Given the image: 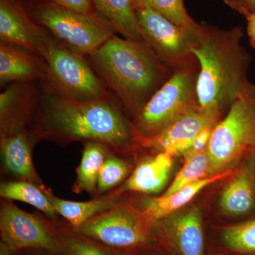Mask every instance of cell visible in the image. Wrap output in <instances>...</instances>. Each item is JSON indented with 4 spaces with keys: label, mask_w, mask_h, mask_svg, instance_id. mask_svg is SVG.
Listing matches in <instances>:
<instances>
[{
    "label": "cell",
    "mask_w": 255,
    "mask_h": 255,
    "mask_svg": "<svg viewBox=\"0 0 255 255\" xmlns=\"http://www.w3.org/2000/svg\"><path fill=\"white\" fill-rule=\"evenodd\" d=\"M28 128L38 140L62 147L73 142H100L120 155L140 147L133 124L112 97L73 100L42 88L38 110Z\"/></svg>",
    "instance_id": "1"
},
{
    "label": "cell",
    "mask_w": 255,
    "mask_h": 255,
    "mask_svg": "<svg viewBox=\"0 0 255 255\" xmlns=\"http://www.w3.org/2000/svg\"><path fill=\"white\" fill-rule=\"evenodd\" d=\"M191 50L199 63L196 82L201 110L221 118L251 86L248 73L252 57L242 44L243 29H221L198 23L189 31Z\"/></svg>",
    "instance_id": "2"
},
{
    "label": "cell",
    "mask_w": 255,
    "mask_h": 255,
    "mask_svg": "<svg viewBox=\"0 0 255 255\" xmlns=\"http://www.w3.org/2000/svg\"><path fill=\"white\" fill-rule=\"evenodd\" d=\"M89 57L95 73L132 118L174 73L145 42L116 35Z\"/></svg>",
    "instance_id": "3"
},
{
    "label": "cell",
    "mask_w": 255,
    "mask_h": 255,
    "mask_svg": "<svg viewBox=\"0 0 255 255\" xmlns=\"http://www.w3.org/2000/svg\"><path fill=\"white\" fill-rule=\"evenodd\" d=\"M36 50L47 65L46 78L41 82L43 90L73 100L111 97L105 83L85 57L65 48L49 33L40 37Z\"/></svg>",
    "instance_id": "4"
},
{
    "label": "cell",
    "mask_w": 255,
    "mask_h": 255,
    "mask_svg": "<svg viewBox=\"0 0 255 255\" xmlns=\"http://www.w3.org/2000/svg\"><path fill=\"white\" fill-rule=\"evenodd\" d=\"M37 23L65 48L77 54L90 56L115 31L98 14H87L47 0H22Z\"/></svg>",
    "instance_id": "5"
},
{
    "label": "cell",
    "mask_w": 255,
    "mask_h": 255,
    "mask_svg": "<svg viewBox=\"0 0 255 255\" xmlns=\"http://www.w3.org/2000/svg\"><path fill=\"white\" fill-rule=\"evenodd\" d=\"M197 60L174 70L167 82L132 118L139 137L154 136L189 111L199 107Z\"/></svg>",
    "instance_id": "6"
},
{
    "label": "cell",
    "mask_w": 255,
    "mask_h": 255,
    "mask_svg": "<svg viewBox=\"0 0 255 255\" xmlns=\"http://www.w3.org/2000/svg\"><path fill=\"white\" fill-rule=\"evenodd\" d=\"M255 149V85L235 101L216 124L208 145L209 175L229 170Z\"/></svg>",
    "instance_id": "7"
},
{
    "label": "cell",
    "mask_w": 255,
    "mask_h": 255,
    "mask_svg": "<svg viewBox=\"0 0 255 255\" xmlns=\"http://www.w3.org/2000/svg\"><path fill=\"white\" fill-rule=\"evenodd\" d=\"M155 225L143 210L123 201L74 229L112 249L130 251L146 245Z\"/></svg>",
    "instance_id": "8"
},
{
    "label": "cell",
    "mask_w": 255,
    "mask_h": 255,
    "mask_svg": "<svg viewBox=\"0 0 255 255\" xmlns=\"http://www.w3.org/2000/svg\"><path fill=\"white\" fill-rule=\"evenodd\" d=\"M0 236L13 254L25 250H41L63 255L42 214L23 211L13 201H0Z\"/></svg>",
    "instance_id": "9"
},
{
    "label": "cell",
    "mask_w": 255,
    "mask_h": 255,
    "mask_svg": "<svg viewBox=\"0 0 255 255\" xmlns=\"http://www.w3.org/2000/svg\"><path fill=\"white\" fill-rule=\"evenodd\" d=\"M142 41L173 70L196 61L189 31L147 6L135 9Z\"/></svg>",
    "instance_id": "10"
},
{
    "label": "cell",
    "mask_w": 255,
    "mask_h": 255,
    "mask_svg": "<svg viewBox=\"0 0 255 255\" xmlns=\"http://www.w3.org/2000/svg\"><path fill=\"white\" fill-rule=\"evenodd\" d=\"M220 121L216 114L197 107L154 136L139 137V144L140 147L167 152L172 156L183 155L199 133L206 128L215 127Z\"/></svg>",
    "instance_id": "11"
},
{
    "label": "cell",
    "mask_w": 255,
    "mask_h": 255,
    "mask_svg": "<svg viewBox=\"0 0 255 255\" xmlns=\"http://www.w3.org/2000/svg\"><path fill=\"white\" fill-rule=\"evenodd\" d=\"M40 82L9 84L0 94V137L28 128L39 105Z\"/></svg>",
    "instance_id": "12"
},
{
    "label": "cell",
    "mask_w": 255,
    "mask_h": 255,
    "mask_svg": "<svg viewBox=\"0 0 255 255\" xmlns=\"http://www.w3.org/2000/svg\"><path fill=\"white\" fill-rule=\"evenodd\" d=\"M38 141L28 128L0 137L1 172L11 178L10 180L25 181L39 187L44 184L35 169L32 156Z\"/></svg>",
    "instance_id": "13"
},
{
    "label": "cell",
    "mask_w": 255,
    "mask_h": 255,
    "mask_svg": "<svg viewBox=\"0 0 255 255\" xmlns=\"http://www.w3.org/2000/svg\"><path fill=\"white\" fill-rule=\"evenodd\" d=\"M48 31L37 23L22 0H0V41L37 54L40 37ZM38 55V54H37Z\"/></svg>",
    "instance_id": "14"
},
{
    "label": "cell",
    "mask_w": 255,
    "mask_h": 255,
    "mask_svg": "<svg viewBox=\"0 0 255 255\" xmlns=\"http://www.w3.org/2000/svg\"><path fill=\"white\" fill-rule=\"evenodd\" d=\"M46 75L47 65L41 56L21 47L0 43L1 86L14 82H42Z\"/></svg>",
    "instance_id": "15"
},
{
    "label": "cell",
    "mask_w": 255,
    "mask_h": 255,
    "mask_svg": "<svg viewBox=\"0 0 255 255\" xmlns=\"http://www.w3.org/2000/svg\"><path fill=\"white\" fill-rule=\"evenodd\" d=\"M233 175L220 198V206L226 214L248 216L255 212V152Z\"/></svg>",
    "instance_id": "16"
},
{
    "label": "cell",
    "mask_w": 255,
    "mask_h": 255,
    "mask_svg": "<svg viewBox=\"0 0 255 255\" xmlns=\"http://www.w3.org/2000/svg\"><path fill=\"white\" fill-rule=\"evenodd\" d=\"M40 187L56 214L63 217L75 229L94 216L113 209L123 202V196L125 194L115 189L103 195L95 196L90 201H73L60 199L45 184Z\"/></svg>",
    "instance_id": "17"
},
{
    "label": "cell",
    "mask_w": 255,
    "mask_h": 255,
    "mask_svg": "<svg viewBox=\"0 0 255 255\" xmlns=\"http://www.w3.org/2000/svg\"><path fill=\"white\" fill-rule=\"evenodd\" d=\"M173 156L161 152L155 156L142 159L125 182L117 188L121 193L136 192L157 194L168 182Z\"/></svg>",
    "instance_id": "18"
},
{
    "label": "cell",
    "mask_w": 255,
    "mask_h": 255,
    "mask_svg": "<svg viewBox=\"0 0 255 255\" xmlns=\"http://www.w3.org/2000/svg\"><path fill=\"white\" fill-rule=\"evenodd\" d=\"M238 169V168L236 170L229 169L221 173L203 178L181 188L179 190L169 196H161L159 197L147 199L144 201L142 209L154 223L162 221L174 211L181 209L192 200L204 188L217 181L233 175L237 172Z\"/></svg>",
    "instance_id": "19"
},
{
    "label": "cell",
    "mask_w": 255,
    "mask_h": 255,
    "mask_svg": "<svg viewBox=\"0 0 255 255\" xmlns=\"http://www.w3.org/2000/svg\"><path fill=\"white\" fill-rule=\"evenodd\" d=\"M166 228L174 239L180 255H203L204 249V231L200 211L197 208L186 211L170 221Z\"/></svg>",
    "instance_id": "20"
},
{
    "label": "cell",
    "mask_w": 255,
    "mask_h": 255,
    "mask_svg": "<svg viewBox=\"0 0 255 255\" xmlns=\"http://www.w3.org/2000/svg\"><path fill=\"white\" fill-rule=\"evenodd\" d=\"M43 216L63 255H121L116 250L79 233L65 220Z\"/></svg>",
    "instance_id": "21"
},
{
    "label": "cell",
    "mask_w": 255,
    "mask_h": 255,
    "mask_svg": "<svg viewBox=\"0 0 255 255\" xmlns=\"http://www.w3.org/2000/svg\"><path fill=\"white\" fill-rule=\"evenodd\" d=\"M96 11L115 31L127 39L142 41L131 0H92Z\"/></svg>",
    "instance_id": "22"
},
{
    "label": "cell",
    "mask_w": 255,
    "mask_h": 255,
    "mask_svg": "<svg viewBox=\"0 0 255 255\" xmlns=\"http://www.w3.org/2000/svg\"><path fill=\"white\" fill-rule=\"evenodd\" d=\"M83 145L81 161L77 169L76 179L72 190L78 194L87 192L95 197L101 169L112 151L100 142H87Z\"/></svg>",
    "instance_id": "23"
},
{
    "label": "cell",
    "mask_w": 255,
    "mask_h": 255,
    "mask_svg": "<svg viewBox=\"0 0 255 255\" xmlns=\"http://www.w3.org/2000/svg\"><path fill=\"white\" fill-rule=\"evenodd\" d=\"M1 199L26 203L50 219H59L41 187L25 181L3 180L0 184Z\"/></svg>",
    "instance_id": "24"
},
{
    "label": "cell",
    "mask_w": 255,
    "mask_h": 255,
    "mask_svg": "<svg viewBox=\"0 0 255 255\" xmlns=\"http://www.w3.org/2000/svg\"><path fill=\"white\" fill-rule=\"evenodd\" d=\"M132 172L131 165L122 155L111 152L99 174L96 196L115 190L127 181Z\"/></svg>",
    "instance_id": "25"
},
{
    "label": "cell",
    "mask_w": 255,
    "mask_h": 255,
    "mask_svg": "<svg viewBox=\"0 0 255 255\" xmlns=\"http://www.w3.org/2000/svg\"><path fill=\"white\" fill-rule=\"evenodd\" d=\"M135 9L147 6L186 30L195 28L198 22L188 14L183 0H131Z\"/></svg>",
    "instance_id": "26"
},
{
    "label": "cell",
    "mask_w": 255,
    "mask_h": 255,
    "mask_svg": "<svg viewBox=\"0 0 255 255\" xmlns=\"http://www.w3.org/2000/svg\"><path fill=\"white\" fill-rule=\"evenodd\" d=\"M208 174H209V158L206 150L184 161L182 168L178 172L173 182L162 196L171 195L181 188L206 177Z\"/></svg>",
    "instance_id": "27"
},
{
    "label": "cell",
    "mask_w": 255,
    "mask_h": 255,
    "mask_svg": "<svg viewBox=\"0 0 255 255\" xmlns=\"http://www.w3.org/2000/svg\"><path fill=\"white\" fill-rule=\"evenodd\" d=\"M223 239L233 251L255 255V216L225 230Z\"/></svg>",
    "instance_id": "28"
},
{
    "label": "cell",
    "mask_w": 255,
    "mask_h": 255,
    "mask_svg": "<svg viewBox=\"0 0 255 255\" xmlns=\"http://www.w3.org/2000/svg\"><path fill=\"white\" fill-rule=\"evenodd\" d=\"M215 127H210L204 129L194 139L191 147L187 152L183 154L184 161L191 159L198 154L207 150L211 134Z\"/></svg>",
    "instance_id": "29"
},
{
    "label": "cell",
    "mask_w": 255,
    "mask_h": 255,
    "mask_svg": "<svg viewBox=\"0 0 255 255\" xmlns=\"http://www.w3.org/2000/svg\"><path fill=\"white\" fill-rule=\"evenodd\" d=\"M50 2L87 14H98L92 0H47Z\"/></svg>",
    "instance_id": "30"
},
{
    "label": "cell",
    "mask_w": 255,
    "mask_h": 255,
    "mask_svg": "<svg viewBox=\"0 0 255 255\" xmlns=\"http://www.w3.org/2000/svg\"><path fill=\"white\" fill-rule=\"evenodd\" d=\"M231 9L244 16L255 12V0H223Z\"/></svg>",
    "instance_id": "31"
},
{
    "label": "cell",
    "mask_w": 255,
    "mask_h": 255,
    "mask_svg": "<svg viewBox=\"0 0 255 255\" xmlns=\"http://www.w3.org/2000/svg\"><path fill=\"white\" fill-rule=\"evenodd\" d=\"M247 32L251 46L255 48V12L246 16Z\"/></svg>",
    "instance_id": "32"
},
{
    "label": "cell",
    "mask_w": 255,
    "mask_h": 255,
    "mask_svg": "<svg viewBox=\"0 0 255 255\" xmlns=\"http://www.w3.org/2000/svg\"><path fill=\"white\" fill-rule=\"evenodd\" d=\"M14 255H57L49 252L41 251V250H25L20 251Z\"/></svg>",
    "instance_id": "33"
},
{
    "label": "cell",
    "mask_w": 255,
    "mask_h": 255,
    "mask_svg": "<svg viewBox=\"0 0 255 255\" xmlns=\"http://www.w3.org/2000/svg\"><path fill=\"white\" fill-rule=\"evenodd\" d=\"M0 255H14L9 247L2 241L0 242Z\"/></svg>",
    "instance_id": "34"
},
{
    "label": "cell",
    "mask_w": 255,
    "mask_h": 255,
    "mask_svg": "<svg viewBox=\"0 0 255 255\" xmlns=\"http://www.w3.org/2000/svg\"><path fill=\"white\" fill-rule=\"evenodd\" d=\"M118 251L119 253H120L121 255H144V254H142V255L135 254V255H134V254H132L131 252H130V251Z\"/></svg>",
    "instance_id": "35"
},
{
    "label": "cell",
    "mask_w": 255,
    "mask_h": 255,
    "mask_svg": "<svg viewBox=\"0 0 255 255\" xmlns=\"http://www.w3.org/2000/svg\"><path fill=\"white\" fill-rule=\"evenodd\" d=\"M254 151H255V149Z\"/></svg>",
    "instance_id": "36"
}]
</instances>
